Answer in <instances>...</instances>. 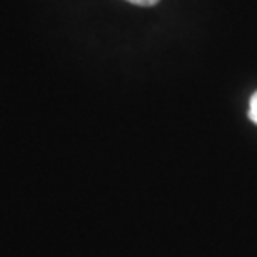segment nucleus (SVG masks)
Listing matches in <instances>:
<instances>
[{"label":"nucleus","mask_w":257,"mask_h":257,"mask_svg":"<svg viewBox=\"0 0 257 257\" xmlns=\"http://www.w3.org/2000/svg\"><path fill=\"white\" fill-rule=\"evenodd\" d=\"M249 119L257 125V90L252 94L249 102Z\"/></svg>","instance_id":"f257e3e1"},{"label":"nucleus","mask_w":257,"mask_h":257,"mask_svg":"<svg viewBox=\"0 0 257 257\" xmlns=\"http://www.w3.org/2000/svg\"><path fill=\"white\" fill-rule=\"evenodd\" d=\"M134 5H141V7H152V5L159 4V0H127Z\"/></svg>","instance_id":"f03ea898"}]
</instances>
